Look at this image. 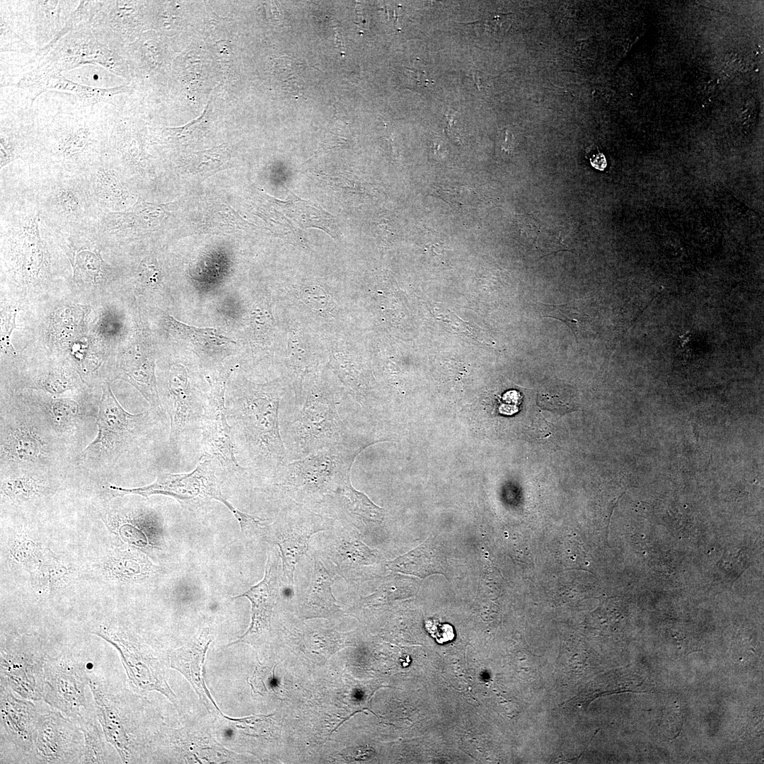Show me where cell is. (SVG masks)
<instances>
[{
    "mask_svg": "<svg viewBox=\"0 0 764 764\" xmlns=\"http://www.w3.org/2000/svg\"><path fill=\"white\" fill-rule=\"evenodd\" d=\"M280 390L278 380L256 383L243 378L226 402L236 453L242 451L253 468L272 476L286 463L279 424Z\"/></svg>",
    "mask_w": 764,
    "mask_h": 764,
    "instance_id": "6da1fadb",
    "label": "cell"
},
{
    "mask_svg": "<svg viewBox=\"0 0 764 764\" xmlns=\"http://www.w3.org/2000/svg\"><path fill=\"white\" fill-rule=\"evenodd\" d=\"M364 448L351 444V439L332 447L285 463L274 475L275 485L299 502H318L337 497L342 482L350 477L352 463Z\"/></svg>",
    "mask_w": 764,
    "mask_h": 764,
    "instance_id": "7a4b0ae2",
    "label": "cell"
},
{
    "mask_svg": "<svg viewBox=\"0 0 764 764\" xmlns=\"http://www.w3.org/2000/svg\"><path fill=\"white\" fill-rule=\"evenodd\" d=\"M98 434L81 452V459L90 464L114 463L144 436L151 423L150 412L132 414L120 404L108 382L96 415Z\"/></svg>",
    "mask_w": 764,
    "mask_h": 764,
    "instance_id": "3957f363",
    "label": "cell"
},
{
    "mask_svg": "<svg viewBox=\"0 0 764 764\" xmlns=\"http://www.w3.org/2000/svg\"><path fill=\"white\" fill-rule=\"evenodd\" d=\"M221 471L227 472L216 458L201 457L196 468L189 473H171L160 470L155 481L149 485L124 488L109 484L107 488L114 497L137 494L149 499L154 494H162L173 497L181 504L202 499H215L224 504L235 516L239 510L221 492L222 480L219 475Z\"/></svg>",
    "mask_w": 764,
    "mask_h": 764,
    "instance_id": "277c9868",
    "label": "cell"
},
{
    "mask_svg": "<svg viewBox=\"0 0 764 764\" xmlns=\"http://www.w3.org/2000/svg\"><path fill=\"white\" fill-rule=\"evenodd\" d=\"M292 439L299 458L342 444L351 438L337 411L333 397L313 386L292 422Z\"/></svg>",
    "mask_w": 764,
    "mask_h": 764,
    "instance_id": "5b68a950",
    "label": "cell"
},
{
    "mask_svg": "<svg viewBox=\"0 0 764 764\" xmlns=\"http://www.w3.org/2000/svg\"><path fill=\"white\" fill-rule=\"evenodd\" d=\"M91 676L85 665L69 654H47L44 666L42 700L76 723L89 710L86 687Z\"/></svg>",
    "mask_w": 764,
    "mask_h": 764,
    "instance_id": "8992f818",
    "label": "cell"
},
{
    "mask_svg": "<svg viewBox=\"0 0 764 764\" xmlns=\"http://www.w3.org/2000/svg\"><path fill=\"white\" fill-rule=\"evenodd\" d=\"M165 379L163 407L170 419L169 446L178 456L195 430L200 432L206 399L195 390L188 369L181 364L170 365Z\"/></svg>",
    "mask_w": 764,
    "mask_h": 764,
    "instance_id": "52a82bcc",
    "label": "cell"
},
{
    "mask_svg": "<svg viewBox=\"0 0 764 764\" xmlns=\"http://www.w3.org/2000/svg\"><path fill=\"white\" fill-rule=\"evenodd\" d=\"M231 371L221 368L209 382L200 428L201 457L216 458L228 473H242L247 468L236 458L226 415L225 395Z\"/></svg>",
    "mask_w": 764,
    "mask_h": 764,
    "instance_id": "ba28073f",
    "label": "cell"
},
{
    "mask_svg": "<svg viewBox=\"0 0 764 764\" xmlns=\"http://www.w3.org/2000/svg\"><path fill=\"white\" fill-rule=\"evenodd\" d=\"M35 71L60 73L80 65L98 64L115 74L124 76L127 67L125 60L100 43L88 27L82 26L63 37L42 57Z\"/></svg>",
    "mask_w": 764,
    "mask_h": 764,
    "instance_id": "9c48e42d",
    "label": "cell"
},
{
    "mask_svg": "<svg viewBox=\"0 0 764 764\" xmlns=\"http://www.w3.org/2000/svg\"><path fill=\"white\" fill-rule=\"evenodd\" d=\"M47 654L28 637H18L1 644V683L21 698L42 699L44 666Z\"/></svg>",
    "mask_w": 764,
    "mask_h": 764,
    "instance_id": "30bf717a",
    "label": "cell"
},
{
    "mask_svg": "<svg viewBox=\"0 0 764 764\" xmlns=\"http://www.w3.org/2000/svg\"><path fill=\"white\" fill-rule=\"evenodd\" d=\"M85 741L73 720L53 709L42 712L34 739L33 756L40 763H82Z\"/></svg>",
    "mask_w": 764,
    "mask_h": 764,
    "instance_id": "8fae6325",
    "label": "cell"
},
{
    "mask_svg": "<svg viewBox=\"0 0 764 764\" xmlns=\"http://www.w3.org/2000/svg\"><path fill=\"white\" fill-rule=\"evenodd\" d=\"M51 456V446L35 422L23 417L1 424V463L19 468L45 464Z\"/></svg>",
    "mask_w": 764,
    "mask_h": 764,
    "instance_id": "7c38bea8",
    "label": "cell"
},
{
    "mask_svg": "<svg viewBox=\"0 0 764 764\" xmlns=\"http://www.w3.org/2000/svg\"><path fill=\"white\" fill-rule=\"evenodd\" d=\"M1 735L26 756H33L34 739L42 711L32 702L18 698L1 683Z\"/></svg>",
    "mask_w": 764,
    "mask_h": 764,
    "instance_id": "4fadbf2b",
    "label": "cell"
},
{
    "mask_svg": "<svg viewBox=\"0 0 764 764\" xmlns=\"http://www.w3.org/2000/svg\"><path fill=\"white\" fill-rule=\"evenodd\" d=\"M285 519L283 529L276 539L282 560L284 576L290 586L294 584L296 566L308 548V541L315 533L325 531L330 524L329 519L299 509L292 511Z\"/></svg>",
    "mask_w": 764,
    "mask_h": 764,
    "instance_id": "5bb4252c",
    "label": "cell"
},
{
    "mask_svg": "<svg viewBox=\"0 0 764 764\" xmlns=\"http://www.w3.org/2000/svg\"><path fill=\"white\" fill-rule=\"evenodd\" d=\"M93 633L118 651L128 676L135 685L146 690H163L156 661L133 643L121 627L109 623L99 625Z\"/></svg>",
    "mask_w": 764,
    "mask_h": 764,
    "instance_id": "9a60e30c",
    "label": "cell"
},
{
    "mask_svg": "<svg viewBox=\"0 0 764 764\" xmlns=\"http://www.w3.org/2000/svg\"><path fill=\"white\" fill-rule=\"evenodd\" d=\"M139 336L120 358L116 370L117 378L134 386L155 412L163 413L155 372V358L151 345Z\"/></svg>",
    "mask_w": 764,
    "mask_h": 764,
    "instance_id": "2e32d148",
    "label": "cell"
},
{
    "mask_svg": "<svg viewBox=\"0 0 764 764\" xmlns=\"http://www.w3.org/2000/svg\"><path fill=\"white\" fill-rule=\"evenodd\" d=\"M16 86L28 91L33 102L40 93L48 90L71 92L75 94L83 107L93 106L98 103L113 105L117 94L127 92V86L114 88H96L75 83L61 73L40 72L33 70L22 76Z\"/></svg>",
    "mask_w": 764,
    "mask_h": 764,
    "instance_id": "e0dca14e",
    "label": "cell"
},
{
    "mask_svg": "<svg viewBox=\"0 0 764 764\" xmlns=\"http://www.w3.org/2000/svg\"><path fill=\"white\" fill-rule=\"evenodd\" d=\"M329 545L330 560L348 585L357 583L362 567L376 562L377 556L350 528L336 530Z\"/></svg>",
    "mask_w": 764,
    "mask_h": 764,
    "instance_id": "ac0fdd59",
    "label": "cell"
},
{
    "mask_svg": "<svg viewBox=\"0 0 764 764\" xmlns=\"http://www.w3.org/2000/svg\"><path fill=\"white\" fill-rule=\"evenodd\" d=\"M336 574L334 566L328 564L319 555H315L310 588L301 605L303 618H333L340 615L341 608L332 592Z\"/></svg>",
    "mask_w": 764,
    "mask_h": 764,
    "instance_id": "d6986e66",
    "label": "cell"
},
{
    "mask_svg": "<svg viewBox=\"0 0 764 764\" xmlns=\"http://www.w3.org/2000/svg\"><path fill=\"white\" fill-rule=\"evenodd\" d=\"M277 565V559L276 560L269 556L263 579L257 584L250 586L243 594L234 597V598L246 597L252 605L250 626L241 639L249 635L259 633L269 625L272 610L279 591Z\"/></svg>",
    "mask_w": 764,
    "mask_h": 764,
    "instance_id": "ffe728a7",
    "label": "cell"
},
{
    "mask_svg": "<svg viewBox=\"0 0 764 764\" xmlns=\"http://www.w3.org/2000/svg\"><path fill=\"white\" fill-rule=\"evenodd\" d=\"M108 530L121 540L137 548L152 545L151 534L155 530V517L145 510H112L103 519Z\"/></svg>",
    "mask_w": 764,
    "mask_h": 764,
    "instance_id": "44dd1931",
    "label": "cell"
},
{
    "mask_svg": "<svg viewBox=\"0 0 764 764\" xmlns=\"http://www.w3.org/2000/svg\"><path fill=\"white\" fill-rule=\"evenodd\" d=\"M101 570L110 581L134 582L151 576L155 568L149 559L134 548H115L105 557Z\"/></svg>",
    "mask_w": 764,
    "mask_h": 764,
    "instance_id": "7402d4cb",
    "label": "cell"
},
{
    "mask_svg": "<svg viewBox=\"0 0 764 764\" xmlns=\"http://www.w3.org/2000/svg\"><path fill=\"white\" fill-rule=\"evenodd\" d=\"M166 327L172 336L190 344L205 358L216 359L223 354L221 351L233 343L219 330L214 328H197L183 323L172 316L165 319Z\"/></svg>",
    "mask_w": 764,
    "mask_h": 764,
    "instance_id": "603a6c76",
    "label": "cell"
},
{
    "mask_svg": "<svg viewBox=\"0 0 764 764\" xmlns=\"http://www.w3.org/2000/svg\"><path fill=\"white\" fill-rule=\"evenodd\" d=\"M30 573L36 591L47 594L68 584L72 579L74 567L64 556H60L47 548L40 562Z\"/></svg>",
    "mask_w": 764,
    "mask_h": 764,
    "instance_id": "cb8c5ba5",
    "label": "cell"
},
{
    "mask_svg": "<svg viewBox=\"0 0 764 764\" xmlns=\"http://www.w3.org/2000/svg\"><path fill=\"white\" fill-rule=\"evenodd\" d=\"M83 731L85 751L82 763H111L116 761L98 720L95 705L76 722Z\"/></svg>",
    "mask_w": 764,
    "mask_h": 764,
    "instance_id": "d4e9b609",
    "label": "cell"
},
{
    "mask_svg": "<svg viewBox=\"0 0 764 764\" xmlns=\"http://www.w3.org/2000/svg\"><path fill=\"white\" fill-rule=\"evenodd\" d=\"M1 496L13 504H23L41 497L48 492V483L40 475L23 470L1 479Z\"/></svg>",
    "mask_w": 764,
    "mask_h": 764,
    "instance_id": "484cf974",
    "label": "cell"
},
{
    "mask_svg": "<svg viewBox=\"0 0 764 764\" xmlns=\"http://www.w3.org/2000/svg\"><path fill=\"white\" fill-rule=\"evenodd\" d=\"M42 413L49 426L58 433L69 432L75 429L83 416L79 404L71 398L51 400Z\"/></svg>",
    "mask_w": 764,
    "mask_h": 764,
    "instance_id": "4316f807",
    "label": "cell"
},
{
    "mask_svg": "<svg viewBox=\"0 0 764 764\" xmlns=\"http://www.w3.org/2000/svg\"><path fill=\"white\" fill-rule=\"evenodd\" d=\"M337 497L350 513L367 521H383V509L372 502L365 494L357 490L352 485L350 477L342 482Z\"/></svg>",
    "mask_w": 764,
    "mask_h": 764,
    "instance_id": "83f0119b",
    "label": "cell"
},
{
    "mask_svg": "<svg viewBox=\"0 0 764 764\" xmlns=\"http://www.w3.org/2000/svg\"><path fill=\"white\" fill-rule=\"evenodd\" d=\"M8 555L16 565L32 572L42 557L45 549L31 534L16 532L8 543Z\"/></svg>",
    "mask_w": 764,
    "mask_h": 764,
    "instance_id": "f1b7e54d",
    "label": "cell"
},
{
    "mask_svg": "<svg viewBox=\"0 0 764 764\" xmlns=\"http://www.w3.org/2000/svg\"><path fill=\"white\" fill-rule=\"evenodd\" d=\"M105 1H81L76 9H75L65 23L60 32L43 48L40 49L36 56L33 59L42 57L45 55L66 34L80 29L85 25L82 21L91 20L96 13H99L104 5Z\"/></svg>",
    "mask_w": 764,
    "mask_h": 764,
    "instance_id": "f546056e",
    "label": "cell"
},
{
    "mask_svg": "<svg viewBox=\"0 0 764 764\" xmlns=\"http://www.w3.org/2000/svg\"><path fill=\"white\" fill-rule=\"evenodd\" d=\"M250 321L253 337L257 342L268 340L272 334L273 322L270 309L264 306V303H256L253 306Z\"/></svg>",
    "mask_w": 764,
    "mask_h": 764,
    "instance_id": "4dcf8cb0",
    "label": "cell"
},
{
    "mask_svg": "<svg viewBox=\"0 0 764 764\" xmlns=\"http://www.w3.org/2000/svg\"><path fill=\"white\" fill-rule=\"evenodd\" d=\"M227 158V152L222 146L197 152L192 158L190 170L196 173L215 170L224 165Z\"/></svg>",
    "mask_w": 764,
    "mask_h": 764,
    "instance_id": "1f68e13d",
    "label": "cell"
},
{
    "mask_svg": "<svg viewBox=\"0 0 764 764\" xmlns=\"http://www.w3.org/2000/svg\"><path fill=\"white\" fill-rule=\"evenodd\" d=\"M34 387L51 393L59 394L73 388L74 382L65 371H56L40 378L35 382Z\"/></svg>",
    "mask_w": 764,
    "mask_h": 764,
    "instance_id": "d6a6232c",
    "label": "cell"
},
{
    "mask_svg": "<svg viewBox=\"0 0 764 764\" xmlns=\"http://www.w3.org/2000/svg\"><path fill=\"white\" fill-rule=\"evenodd\" d=\"M5 51L30 53L33 49L1 18V52Z\"/></svg>",
    "mask_w": 764,
    "mask_h": 764,
    "instance_id": "836d02e7",
    "label": "cell"
},
{
    "mask_svg": "<svg viewBox=\"0 0 764 764\" xmlns=\"http://www.w3.org/2000/svg\"><path fill=\"white\" fill-rule=\"evenodd\" d=\"M202 117L197 120L180 127L166 128L163 130L164 134L169 139L178 143H185L196 137V132H199V127L203 122Z\"/></svg>",
    "mask_w": 764,
    "mask_h": 764,
    "instance_id": "e575fe53",
    "label": "cell"
},
{
    "mask_svg": "<svg viewBox=\"0 0 764 764\" xmlns=\"http://www.w3.org/2000/svg\"><path fill=\"white\" fill-rule=\"evenodd\" d=\"M88 129L86 127L79 128L73 132L64 143V154L72 155L81 151L88 141Z\"/></svg>",
    "mask_w": 764,
    "mask_h": 764,
    "instance_id": "d590c367",
    "label": "cell"
},
{
    "mask_svg": "<svg viewBox=\"0 0 764 764\" xmlns=\"http://www.w3.org/2000/svg\"><path fill=\"white\" fill-rule=\"evenodd\" d=\"M510 24L511 16L509 13H492L485 21L488 31L498 35L504 34L509 29Z\"/></svg>",
    "mask_w": 764,
    "mask_h": 764,
    "instance_id": "8d00e7d4",
    "label": "cell"
},
{
    "mask_svg": "<svg viewBox=\"0 0 764 764\" xmlns=\"http://www.w3.org/2000/svg\"><path fill=\"white\" fill-rule=\"evenodd\" d=\"M427 628L433 637L438 633L435 637V639L439 643H444L453 639V630L452 627L449 625H440L439 623L432 624V623H429V624H427Z\"/></svg>",
    "mask_w": 764,
    "mask_h": 764,
    "instance_id": "74e56055",
    "label": "cell"
},
{
    "mask_svg": "<svg viewBox=\"0 0 764 764\" xmlns=\"http://www.w3.org/2000/svg\"><path fill=\"white\" fill-rule=\"evenodd\" d=\"M591 165L595 168L603 170L606 166V160L604 155L598 153L590 158Z\"/></svg>",
    "mask_w": 764,
    "mask_h": 764,
    "instance_id": "f35d334b",
    "label": "cell"
}]
</instances>
